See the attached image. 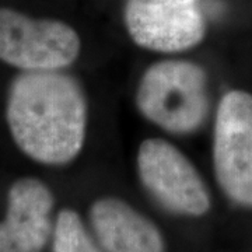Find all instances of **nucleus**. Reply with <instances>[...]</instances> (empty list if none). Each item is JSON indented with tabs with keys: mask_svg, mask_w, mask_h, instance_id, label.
Returning a JSON list of instances; mask_svg holds the SVG:
<instances>
[{
	"mask_svg": "<svg viewBox=\"0 0 252 252\" xmlns=\"http://www.w3.org/2000/svg\"><path fill=\"white\" fill-rule=\"evenodd\" d=\"M81 41L69 24L0 9V61L26 72L61 70L79 58Z\"/></svg>",
	"mask_w": 252,
	"mask_h": 252,
	"instance_id": "obj_3",
	"label": "nucleus"
},
{
	"mask_svg": "<svg viewBox=\"0 0 252 252\" xmlns=\"http://www.w3.org/2000/svg\"><path fill=\"white\" fill-rule=\"evenodd\" d=\"M90 223L105 252H165L158 227L121 199L95 200L90 207Z\"/></svg>",
	"mask_w": 252,
	"mask_h": 252,
	"instance_id": "obj_8",
	"label": "nucleus"
},
{
	"mask_svg": "<svg viewBox=\"0 0 252 252\" xmlns=\"http://www.w3.org/2000/svg\"><path fill=\"white\" fill-rule=\"evenodd\" d=\"M137 172L146 190L165 210L199 217L210 209V195L196 167L174 144L150 137L137 152Z\"/></svg>",
	"mask_w": 252,
	"mask_h": 252,
	"instance_id": "obj_5",
	"label": "nucleus"
},
{
	"mask_svg": "<svg viewBox=\"0 0 252 252\" xmlns=\"http://www.w3.org/2000/svg\"><path fill=\"white\" fill-rule=\"evenodd\" d=\"M217 184L233 203L252 209V94L231 90L221 97L213 132Z\"/></svg>",
	"mask_w": 252,
	"mask_h": 252,
	"instance_id": "obj_4",
	"label": "nucleus"
},
{
	"mask_svg": "<svg viewBox=\"0 0 252 252\" xmlns=\"http://www.w3.org/2000/svg\"><path fill=\"white\" fill-rule=\"evenodd\" d=\"M6 118L26 156L46 165H64L80 154L86 140L87 99L70 74L24 72L10 84Z\"/></svg>",
	"mask_w": 252,
	"mask_h": 252,
	"instance_id": "obj_1",
	"label": "nucleus"
},
{
	"mask_svg": "<svg viewBox=\"0 0 252 252\" xmlns=\"http://www.w3.org/2000/svg\"><path fill=\"white\" fill-rule=\"evenodd\" d=\"M136 107L168 133H195L206 122L210 109L206 70L184 59L153 63L139 81Z\"/></svg>",
	"mask_w": 252,
	"mask_h": 252,
	"instance_id": "obj_2",
	"label": "nucleus"
},
{
	"mask_svg": "<svg viewBox=\"0 0 252 252\" xmlns=\"http://www.w3.org/2000/svg\"><path fill=\"white\" fill-rule=\"evenodd\" d=\"M52 252H105L97 244L80 216L72 209H62L56 219L54 228Z\"/></svg>",
	"mask_w": 252,
	"mask_h": 252,
	"instance_id": "obj_9",
	"label": "nucleus"
},
{
	"mask_svg": "<svg viewBox=\"0 0 252 252\" xmlns=\"http://www.w3.org/2000/svg\"><path fill=\"white\" fill-rule=\"evenodd\" d=\"M54 195L42 181L17 180L9 189L7 215L0 221V252H41L52 233Z\"/></svg>",
	"mask_w": 252,
	"mask_h": 252,
	"instance_id": "obj_7",
	"label": "nucleus"
},
{
	"mask_svg": "<svg viewBox=\"0 0 252 252\" xmlns=\"http://www.w3.org/2000/svg\"><path fill=\"white\" fill-rule=\"evenodd\" d=\"M124 21L136 45L161 54L188 51L206 35L200 0H125Z\"/></svg>",
	"mask_w": 252,
	"mask_h": 252,
	"instance_id": "obj_6",
	"label": "nucleus"
}]
</instances>
